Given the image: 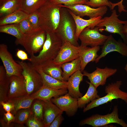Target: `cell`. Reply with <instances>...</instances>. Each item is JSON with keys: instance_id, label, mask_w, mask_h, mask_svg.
Returning a JSON list of instances; mask_svg holds the SVG:
<instances>
[{"instance_id": "obj_1", "label": "cell", "mask_w": 127, "mask_h": 127, "mask_svg": "<svg viewBox=\"0 0 127 127\" xmlns=\"http://www.w3.org/2000/svg\"><path fill=\"white\" fill-rule=\"evenodd\" d=\"M46 39L38 55L30 56V62L34 67H40L56 58L63 43L56 32L46 31Z\"/></svg>"}, {"instance_id": "obj_2", "label": "cell", "mask_w": 127, "mask_h": 127, "mask_svg": "<svg viewBox=\"0 0 127 127\" xmlns=\"http://www.w3.org/2000/svg\"><path fill=\"white\" fill-rule=\"evenodd\" d=\"M62 7L59 4L48 1L38 10L40 27L45 31L56 32L60 19Z\"/></svg>"}, {"instance_id": "obj_3", "label": "cell", "mask_w": 127, "mask_h": 127, "mask_svg": "<svg viewBox=\"0 0 127 127\" xmlns=\"http://www.w3.org/2000/svg\"><path fill=\"white\" fill-rule=\"evenodd\" d=\"M76 29L75 22L68 9L62 7L60 20L56 32L63 44L67 41L75 46H79L75 36Z\"/></svg>"}, {"instance_id": "obj_4", "label": "cell", "mask_w": 127, "mask_h": 127, "mask_svg": "<svg viewBox=\"0 0 127 127\" xmlns=\"http://www.w3.org/2000/svg\"><path fill=\"white\" fill-rule=\"evenodd\" d=\"M46 38V31L39 27L24 34L20 40L15 43L16 44L23 46L27 52L31 56L40 52L42 49Z\"/></svg>"}, {"instance_id": "obj_5", "label": "cell", "mask_w": 127, "mask_h": 127, "mask_svg": "<svg viewBox=\"0 0 127 127\" xmlns=\"http://www.w3.org/2000/svg\"><path fill=\"white\" fill-rule=\"evenodd\" d=\"M122 84V81L120 80L109 84L105 88L106 95L91 102L84 108L83 112H85L94 108L111 102L115 99H121L127 103V92L122 91L120 89Z\"/></svg>"}, {"instance_id": "obj_6", "label": "cell", "mask_w": 127, "mask_h": 127, "mask_svg": "<svg viewBox=\"0 0 127 127\" xmlns=\"http://www.w3.org/2000/svg\"><path fill=\"white\" fill-rule=\"evenodd\" d=\"M22 67V75L25 82L28 95H30L37 91L43 85L41 76L30 62L16 61Z\"/></svg>"}, {"instance_id": "obj_7", "label": "cell", "mask_w": 127, "mask_h": 127, "mask_svg": "<svg viewBox=\"0 0 127 127\" xmlns=\"http://www.w3.org/2000/svg\"><path fill=\"white\" fill-rule=\"evenodd\" d=\"M112 123H116L123 127H127V124L119 118L118 109L117 105L114 106L111 113L105 115L98 114L93 115L81 120L79 124L81 126L87 124L93 127H98Z\"/></svg>"}, {"instance_id": "obj_8", "label": "cell", "mask_w": 127, "mask_h": 127, "mask_svg": "<svg viewBox=\"0 0 127 127\" xmlns=\"http://www.w3.org/2000/svg\"><path fill=\"white\" fill-rule=\"evenodd\" d=\"M116 10L113 9L110 16L102 18L101 21L96 27L99 28V31L101 32L105 31L119 34L125 41L122 30L124 25L127 23V20H121L119 19Z\"/></svg>"}, {"instance_id": "obj_9", "label": "cell", "mask_w": 127, "mask_h": 127, "mask_svg": "<svg viewBox=\"0 0 127 127\" xmlns=\"http://www.w3.org/2000/svg\"><path fill=\"white\" fill-rule=\"evenodd\" d=\"M99 28L95 27L94 28L87 27L79 34L78 39L81 41V45L91 47L103 45L108 37L100 33Z\"/></svg>"}, {"instance_id": "obj_10", "label": "cell", "mask_w": 127, "mask_h": 127, "mask_svg": "<svg viewBox=\"0 0 127 127\" xmlns=\"http://www.w3.org/2000/svg\"><path fill=\"white\" fill-rule=\"evenodd\" d=\"M0 58L8 77L22 75V67L14 60L12 55L8 51L7 45L4 44L0 45Z\"/></svg>"}, {"instance_id": "obj_11", "label": "cell", "mask_w": 127, "mask_h": 127, "mask_svg": "<svg viewBox=\"0 0 127 127\" xmlns=\"http://www.w3.org/2000/svg\"><path fill=\"white\" fill-rule=\"evenodd\" d=\"M62 7L70 10L76 15L82 17L85 16L91 18L99 16L103 17L107 12L108 10L107 6H104L95 8L87 5L78 4L70 6L59 4Z\"/></svg>"}, {"instance_id": "obj_12", "label": "cell", "mask_w": 127, "mask_h": 127, "mask_svg": "<svg viewBox=\"0 0 127 127\" xmlns=\"http://www.w3.org/2000/svg\"><path fill=\"white\" fill-rule=\"evenodd\" d=\"M79 46H75L70 42H65L59 53L53 61L55 64L61 66L63 64L71 62L79 57Z\"/></svg>"}, {"instance_id": "obj_13", "label": "cell", "mask_w": 127, "mask_h": 127, "mask_svg": "<svg viewBox=\"0 0 127 127\" xmlns=\"http://www.w3.org/2000/svg\"><path fill=\"white\" fill-rule=\"evenodd\" d=\"M51 101L69 117L75 115L79 107L77 99L72 97L68 93L58 97L52 98Z\"/></svg>"}, {"instance_id": "obj_14", "label": "cell", "mask_w": 127, "mask_h": 127, "mask_svg": "<svg viewBox=\"0 0 127 127\" xmlns=\"http://www.w3.org/2000/svg\"><path fill=\"white\" fill-rule=\"evenodd\" d=\"M117 71L116 69L107 67L104 68L96 67L95 70L91 73L84 70L82 72L84 76H87L90 82L97 88L99 86H103L105 84L107 79L115 74Z\"/></svg>"}, {"instance_id": "obj_15", "label": "cell", "mask_w": 127, "mask_h": 127, "mask_svg": "<svg viewBox=\"0 0 127 127\" xmlns=\"http://www.w3.org/2000/svg\"><path fill=\"white\" fill-rule=\"evenodd\" d=\"M101 48V53L95 60L96 63L108 53L113 52H117L122 56L127 57V45L125 43L117 41L111 35L108 36Z\"/></svg>"}, {"instance_id": "obj_16", "label": "cell", "mask_w": 127, "mask_h": 127, "mask_svg": "<svg viewBox=\"0 0 127 127\" xmlns=\"http://www.w3.org/2000/svg\"><path fill=\"white\" fill-rule=\"evenodd\" d=\"M9 79L8 99L28 94L25 81L23 75L20 76L12 75L9 77Z\"/></svg>"}, {"instance_id": "obj_17", "label": "cell", "mask_w": 127, "mask_h": 127, "mask_svg": "<svg viewBox=\"0 0 127 127\" xmlns=\"http://www.w3.org/2000/svg\"><path fill=\"white\" fill-rule=\"evenodd\" d=\"M68 92L67 89H55L43 85L37 91L30 95L34 99H39L45 101L64 95Z\"/></svg>"}, {"instance_id": "obj_18", "label": "cell", "mask_w": 127, "mask_h": 127, "mask_svg": "<svg viewBox=\"0 0 127 127\" xmlns=\"http://www.w3.org/2000/svg\"><path fill=\"white\" fill-rule=\"evenodd\" d=\"M79 57L81 61L82 72L87 65L90 62L95 61L98 57V52L100 50V46L89 47L81 45L79 46Z\"/></svg>"}, {"instance_id": "obj_19", "label": "cell", "mask_w": 127, "mask_h": 127, "mask_svg": "<svg viewBox=\"0 0 127 127\" xmlns=\"http://www.w3.org/2000/svg\"><path fill=\"white\" fill-rule=\"evenodd\" d=\"M68 11L75 22L76 27L75 36L76 39L78 40L79 36L82 31L87 27L94 28L101 20L102 17L99 16L88 20H85L82 17L77 16L70 10L68 9Z\"/></svg>"}, {"instance_id": "obj_20", "label": "cell", "mask_w": 127, "mask_h": 127, "mask_svg": "<svg viewBox=\"0 0 127 127\" xmlns=\"http://www.w3.org/2000/svg\"><path fill=\"white\" fill-rule=\"evenodd\" d=\"M82 73L81 70L78 71L72 75L67 81L68 93L72 97L77 99L83 96L79 88L84 76Z\"/></svg>"}, {"instance_id": "obj_21", "label": "cell", "mask_w": 127, "mask_h": 127, "mask_svg": "<svg viewBox=\"0 0 127 127\" xmlns=\"http://www.w3.org/2000/svg\"><path fill=\"white\" fill-rule=\"evenodd\" d=\"M44 101L43 114V121L44 127H49L55 118L63 111L51 99Z\"/></svg>"}, {"instance_id": "obj_22", "label": "cell", "mask_w": 127, "mask_h": 127, "mask_svg": "<svg viewBox=\"0 0 127 127\" xmlns=\"http://www.w3.org/2000/svg\"><path fill=\"white\" fill-rule=\"evenodd\" d=\"M34 67L40 75L43 85L55 89H67V81L59 80L46 74L40 68Z\"/></svg>"}, {"instance_id": "obj_23", "label": "cell", "mask_w": 127, "mask_h": 127, "mask_svg": "<svg viewBox=\"0 0 127 127\" xmlns=\"http://www.w3.org/2000/svg\"><path fill=\"white\" fill-rule=\"evenodd\" d=\"M22 0H0V17H3L21 9Z\"/></svg>"}, {"instance_id": "obj_24", "label": "cell", "mask_w": 127, "mask_h": 127, "mask_svg": "<svg viewBox=\"0 0 127 127\" xmlns=\"http://www.w3.org/2000/svg\"><path fill=\"white\" fill-rule=\"evenodd\" d=\"M34 99L30 95H26L8 99L9 102L14 106V109L11 112L14 115L20 110L31 107Z\"/></svg>"}, {"instance_id": "obj_25", "label": "cell", "mask_w": 127, "mask_h": 127, "mask_svg": "<svg viewBox=\"0 0 127 127\" xmlns=\"http://www.w3.org/2000/svg\"><path fill=\"white\" fill-rule=\"evenodd\" d=\"M10 84L9 77L7 75L4 66H0V102L8 99V93Z\"/></svg>"}, {"instance_id": "obj_26", "label": "cell", "mask_w": 127, "mask_h": 127, "mask_svg": "<svg viewBox=\"0 0 127 127\" xmlns=\"http://www.w3.org/2000/svg\"><path fill=\"white\" fill-rule=\"evenodd\" d=\"M62 77L65 81H67L73 74L81 69V61L79 57L74 60L62 64Z\"/></svg>"}, {"instance_id": "obj_27", "label": "cell", "mask_w": 127, "mask_h": 127, "mask_svg": "<svg viewBox=\"0 0 127 127\" xmlns=\"http://www.w3.org/2000/svg\"><path fill=\"white\" fill-rule=\"evenodd\" d=\"M86 82L89 85V87L85 95L77 99L79 108H84L86 104L100 97L98 95L97 88L90 82Z\"/></svg>"}, {"instance_id": "obj_28", "label": "cell", "mask_w": 127, "mask_h": 127, "mask_svg": "<svg viewBox=\"0 0 127 127\" xmlns=\"http://www.w3.org/2000/svg\"><path fill=\"white\" fill-rule=\"evenodd\" d=\"M38 68L51 76L60 81H65L62 77L63 71L61 66L55 64L53 61Z\"/></svg>"}, {"instance_id": "obj_29", "label": "cell", "mask_w": 127, "mask_h": 127, "mask_svg": "<svg viewBox=\"0 0 127 127\" xmlns=\"http://www.w3.org/2000/svg\"><path fill=\"white\" fill-rule=\"evenodd\" d=\"M28 14L21 9L5 16L0 18V26L18 24L28 18Z\"/></svg>"}, {"instance_id": "obj_30", "label": "cell", "mask_w": 127, "mask_h": 127, "mask_svg": "<svg viewBox=\"0 0 127 127\" xmlns=\"http://www.w3.org/2000/svg\"><path fill=\"white\" fill-rule=\"evenodd\" d=\"M48 0H22L21 9L28 14L38 10Z\"/></svg>"}, {"instance_id": "obj_31", "label": "cell", "mask_w": 127, "mask_h": 127, "mask_svg": "<svg viewBox=\"0 0 127 127\" xmlns=\"http://www.w3.org/2000/svg\"><path fill=\"white\" fill-rule=\"evenodd\" d=\"M0 32L14 36L16 38L15 42L20 40L24 36L20 29L18 24L0 26Z\"/></svg>"}, {"instance_id": "obj_32", "label": "cell", "mask_w": 127, "mask_h": 127, "mask_svg": "<svg viewBox=\"0 0 127 127\" xmlns=\"http://www.w3.org/2000/svg\"><path fill=\"white\" fill-rule=\"evenodd\" d=\"M44 103V101L43 100L34 99L31 107L32 114L37 118L43 121Z\"/></svg>"}, {"instance_id": "obj_33", "label": "cell", "mask_w": 127, "mask_h": 127, "mask_svg": "<svg viewBox=\"0 0 127 127\" xmlns=\"http://www.w3.org/2000/svg\"><path fill=\"white\" fill-rule=\"evenodd\" d=\"M32 114L31 107L20 110L14 115L15 120L14 122L23 125L26 123Z\"/></svg>"}, {"instance_id": "obj_34", "label": "cell", "mask_w": 127, "mask_h": 127, "mask_svg": "<svg viewBox=\"0 0 127 127\" xmlns=\"http://www.w3.org/2000/svg\"><path fill=\"white\" fill-rule=\"evenodd\" d=\"M86 4L91 7L96 8L104 6L109 7L111 9V5L108 0H88Z\"/></svg>"}, {"instance_id": "obj_35", "label": "cell", "mask_w": 127, "mask_h": 127, "mask_svg": "<svg viewBox=\"0 0 127 127\" xmlns=\"http://www.w3.org/2000/svg\"><path fill=\"white\" fill-rule=\"evenodd\" d=\"M88 0H51V1L56 4L70 6L78 4H86Z\"/></svg>"}, {"instance_id": "obj_36", "label": "cell", "mask_w": 127, "mask_h": 127, "mask_svg": "<svg viewBox=\"0 0 127 127\" xmlns=\"http://www.w3.org/2000/svg\"><path fill=\"white\" fill-rule=\"evenodd\" d=\"M18 24L21 31L24 34L30 32L34 29L28 18L23 20Z\"/></svg>"}, {"instance_id": "obj_37", "label": "cell", "mask_w": 127, "mask_h": 127, "mask_svg": "<svg viewBox=\"0 0 127 127\" xmlns=\"http://www.w3.org/2000/svg\"><path fill=\"white\" fill-rule=\"evenodd\" d=\"M26 123L27 126L28 127H44L43 121L37 118L32 114Z\"/></svg>"}, {"instance_id": "obj_38", "label": "cell", "mask_w": 127, "mask_h": 127, "mask_svg": "<svg viewBox=\"0 0 127 127\" xmlns=\"http://www.w3.org/2000/svg\"><path fill=\"white\" fill-rule=\"evenodd\" d=\"M27 18L34 29L39 28V14L38 10L28 14Z\"/></svg>"}, {"instance_id": "obj_39", "label": "cell", "mask_w": 127, "mask_h": 127, "mask_svg": "<svg viewBox=\"0 0 127 127\" xmlns=\"http://www.w3.org/2000/svg\"><path fill=\"white\" fill-rule=\"evenodd\" d=\"M62 114L59 115L57 116L51 123L49 127H59L64 119Z\"/></svg>"}, {"instance_id": "obj_40", "label": "cell", "mask_w": 127, "mask_h": 127, "mask_svg": "<svg viewBox=\"0 0 127 127\" xmlns=\"http://www.w3.org/2000/svg\"><path fill=\"white\" fill-rule=\"evenodd\" d=\"M16 56L20 59L23 61L26 60L29 61L30 60L27 53L22 50L19 49H17L16 53Z\"/></svg>"}, {"instance_id": "obj_41", "label": "cell", "mask_w": 127, "mask_h": 127, "mask_svg": "<svg viewBox=\"0 0 127 127\" xmlns=\"http://www.w3.org/2000/svg\"><path fill=\"white\" fill-rule=\"evenodd\" d=\"M0 105L3 107L4 111L6 112H12L14 109V106L11 103L6 101H2L0 102Z\"/></svg>"}, {"instance_id": "obj_42", "label": "cell", "mask_w": 127, "mask_h": 127, "mask_svg": "<svg viewBox=\"0 0 127 127\" xmlns=\"http://www.w3.org/2000/svg\"><path fill=\"white\" fill-rule=\"evenodd\" d=\"M5 119L7 121V124L9 125L12 122H14L15 120V115L11 112H7L4 114Z\"/></svg>"}, {"instance_id": "obj_43", "label": "cell", "mask_w": 127, "mask_h": 127, "mask_svg": "<svg viewBox=\"0 0 127 127\" xmlns=\"http://www.w3.org/2000/svg\"><path fill=\"white\" fill-rule=\"evenodd\" d=\"M123 0H121L120 1L116 3H113L110 2V3L111 5V9L113 10L114 8L116 6H118V7H120L123 6Z\"/></svg>"}, {"instance_id": "obj_44", "label": "cell", "mask_w": 127, "mask_h": 127, "mask_svg": "<svg viewBox=\"0 0 127 127\" xmlns=\"http://www.w3.org/2000/svg\"><path fill=\"white\" fill-rule=\"evenodd\" d=\"M122 33L125 37V41L127 42V23L124 25Z\"/></svg>"}, {"instance_id": "obj_45", "label": "cell", "mask_w": 127, "mask_h": 127, "mask_svg": "<svg viewBox=\"0 0 127 127\" xmlns=\"http://www.w3.org/2000/svg\"><path fill=\"white\" fill-rule=\"evenodd\" d=\"M124 69L126 71L127 73V63L125 66V67H124Z\"/></svg>"}, {"instance_id": "obj_46", "label": "cell", "mask_w": 127, "mask_h": 127, "mask_svg": "<svg viewBox=\"0 0 127 127\" xmlns=\"http://www.w3.org/2000/svg\"><path fill=\"white\" fill-rule=\"evenodd\" d=\"M48 0V1H51V0Z\"/></svg>"}]
</instances>
